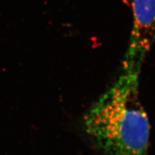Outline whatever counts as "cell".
Listing matches in <instances>:
<instances>
[{
	"label": "cell",
	"mask_w": 155,
	"mask_h": 155,
	"mask_svg": "<svg viewBox=\"0 0 155 155\" xmlns=\"http://www.w3.org/2000/svg\"><path fill=\"white\" fill-rule=\"evenodd\" d=\"M139 72L124 69L83 116V130L104 155H149L150 125L138 98Z\"/></svg>",
	"instance_id": "obj_1"
},
{
	"label": "cell",
	"mask_w": 155,
	"mask_h": 155,
	"mask_svg": "<svg viewBox=\"0 0 155 155\" xmlns=\"http://www.w3.org/2000/svg\"><path fill=\"white\" fill-rule=\"evenodd\" d=\"M132 30L124 68L141 69L155 35V0H130Z\"/></svg>",
	"instance_id": "obj_2"
}]
</instances>
